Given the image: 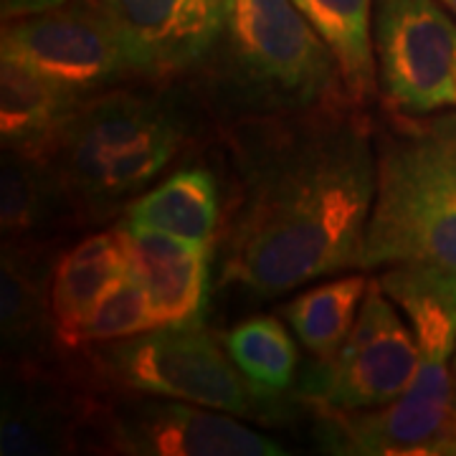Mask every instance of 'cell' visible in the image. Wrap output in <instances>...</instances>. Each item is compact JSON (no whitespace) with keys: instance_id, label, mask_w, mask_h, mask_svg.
<instances>
[{"instance_id":"8992f818","label":"cell","mask_w":456,"mask_h":456,"mask_svg":"<svg viewBox=\"0 0 456 456\" xmlns=\"http://www.w3.org/2000/svg\"><path fill=\"white\" fill-rule=\"evenodd\" d=\"M0 53L82 99H92L132 71L119 33L97 0H69L44 13L5 20Z\"/></svg>"},{"instance_id":"484cf974","label":"cell","mask_w":456,"mask_h":456,"mask_svg":"<svg viewBox=\"0 0 456 456\" xmlns=\"http://www.w3.org/2000/svg\"><path fill=\"white\" fill-rule=\"evenodd\" d=\"M454 365H456V360H454Z\"/></svg>"},{"instance_id":"52a82bcc","label":"cell","mask_w":456,"mask_h":456,"mask_svg":"<svg viewBox=\"0 0 456 456\" xmlns=\"http://www.w3.org/2000/svg\"><path fill=\"white\" fill-rule=\"evenodd\" d=\"M419 368L421 355L411 327L373 279L347 340L317 383V398L335 411L388 406L413 386Z\"/></svg>"},{"instance_id":"30bf717a","label":"cell","mask_w":456,"mask_h":456,"mask_svg":"<svg viewBox=\"0 0 456 456\" xmlns=\"http://www.w3.org/2000/svg\"><path fill=\"white\" fill-rule=\"evenodd\" d=\"M378 284L406 314L421 355L419 375L403 395L419 406L454 413L449 365L456 353V277L431 266H386Z\"/></svg>"},{"instance_id":"277c9868","label":"cell","mask_w":456,"mask_h":456,"mask_svg":"<svg viewBox=\"0 0 456 456\" xmlns=\"http://www.w3.org/2000/svg\"><path fill=\"white\" fill-rule=\"evenodd\" d=\"M99 368L117 386L226 413H251L256 393L203 325L152 327L125 340L104 342Z\"/></svg>"},{"instance_id":"ac0fdd59","label":"cell","mask_w":456,"mask_h":456,"mask_svg":"<svg viewBox=\"0 0 456 456\" xmlns=\"http://www.w3.org/2000/svg\"><path fill=\"white\" fill-rule=\"evenodd\" d=\"M368 284L370 281L362 274L332 279L294 297L287 305V322L312 355L325 362L338 355L358 320Z\"/></svg>"},{"instance_id":"8fae6325","label":"cell","mask_w":456,"mask_h":456,"mask_svg":"<svg viewBox=\"0 0 456 456\" xmlns=\"http://www.w3.org/2000/svg\"><path fill=\"white\" fill-rule=\"evenodd\" d=\"M165 122L170 117L160 104L130 92L86 99L59 132L46 160L61 196L84 206L104 165Z\"/></svg>"},{"instance_id":"5bb4252c","label":"cell","mask_w":456,"mask_h":456,"mask_svg":"<svg viewBox=\"0 0 456 456\" xmlns=\"http://www.w3.org/2000/svg\"><path fill=\"white\" fill-rule=\"evenodd\" d=\"M84 102L28 64L0 53V134L5 150L46 165L59 132Z\"/></svg>"},{"instance_id":"4fadbf2b","label":"cell","mask_w":456,"mask_h":456,"mask_svg":"<svg viewBox=\"0 0 456 456\" xmlns=\"http://www.w3.org/2000/svg\"><path fill=\"white\" fill-rule=\"evenodd\" d=\"M130 272L119 228L102 231L66 251L51 272V322L61 347H79V335L99 302Z\"/></svg>"},{"instance_id":"9a60e30c","label":"cell","mask_w":456,"mask_h":456,"mask_svg":"<svg viewBox=\"0 0 456 456\" xmlns=\"http://www.w3.org/2000/svg\"><path fill=\"white\" fill-rule=\"evenodd\" d=\"M312 28L320 33L340 69L342 89L350 104H365L378 94L375 56V0H294Z\"/></svg>"},{"instance_id":"6da1fadb","label":"cell","mask_w":456,"mask_h":456,"mask_svg":"<svg viewBox=\"0 0 456 456\" xmlns=\"http://www.w3.org/2000/svg\"><path fill=\"white\" fill-rule=\"evenodd\" d=\"M375 173V127L347 110H307L266 137L244 160L221 284L274 297L362 266Z\"/></svg>"},{"instance_id":"d4e9b609","label":"cell","mask_w":456,"mask_h":456,"mask_svg":"<svg viewBox=\"0 0 456 456\" xmlns=\"http://www.w3.org/2000/svg\"><path fill=\"white\" fill-rule=\"evenodd\" d=\"M441 3H444V5H446V8H449V11L456 16V0H441Z\"/></svg>"},{"instance_id":"7c38bea8","label":"cell","mask_w":456,"mask_h":456,"mask_svg":"<svg viewBox=\"0 0 456 456\" xmlns=\"http://www.w3.org/2000/svg\"><path fill=\"white\" fill-rule=\"evenodd\" d=\"M119 233L132 272L145 287L155 327L203 325L211 294L213 246L132 221H125Z\"/></svg>"},{"instance_id":"7a4b0ae2","label":"cell","mask_w":456,"mask_h":456,"mask_svg":"<svg viewBox=\"0 0 456 456\" xmlns=\"http://www.w3.org/2000/svg\"><path fill=\"white\" fill-rule=\"evenodd\" d=\"M375 163L362 269L431 266L456 277V112L391 114L375 130Z\"/></svg>"},{"instance_id":"9c48e42d","label":"cell","mask_w":456,"mask_h":456,"mask_svg":"<svg viewBox=\"0 0 456 456\" xmlns=\"http://www.w3.org/2000/svg\"><path fill=\"white\" fill-rule=\"evenodd\" d=\"M134 74L155 79L193 69L218 44L224 0H97Z\"/></svg>"},{"instance_id":"3957f363","label":"cell","mask_w":456,"mask_h":456,"mask_svg":"<svg viewBox=\"0 0 456 456\" xmlns=\"http://www.w3.org/2000/svg\"><path fill=\"white\" fill-rule=\"evenodd\" d=\"M218 44L231 79L256 104L307 112L345 97L335 56L294 0H224Z\"/></svg>"},{"instance_id":"e0dca14e","label":"cell","mask_w":456,"mask_h":456,"mask_svg":"<svg viewBox=\"0 0 456 456\" xmlns=\"http://www.w3.org/2000/svg\"><path fill=\"white\" fill-rule=\"evenodd\" d=\"M0 284L3 340L13 353L31 355L41 345L44 335L53 332L51 281L44 284L41 264L31 248L11 246L5 241Z\"/></svg>"},{"instance_id":"d6986e66","label":"cell","mask_w":456,"mask_h":456,"mask_svg":"<svg viewBox=\"0 0 456 456\" xmlns=\"http://www.w3.org/2000/svg\"><path fill=\"white\" fill-rule=\"evenodd\" d=\"M226 353L256 398L289 391L297 373V347L289 330L274 317H251L226 335Z\"/></svg>"},{"instance_id":"ba28073f","label":"cell","mask_w":456,"mask_h":456,"mask_svg":"<svg viewBox=\"0 0 456 456\" xmlns=\"http://www.w3.org/2000/svg\"><path fill=\"white\" fill-rule=\"evenodd\" d=\"M224 413L173 398H132L110 413V444L119 454L137 456L287 454L274 439Z\"/></svg>"},{"instance_id":"cb8c5ba5","label":"cell","mask_w":456,"mask_h":456,"mask_svg":"<svg viewBox=\"0 0 456 456\" xmlns=\"http://www.w3.org/2000/svg\"><path fill=\"white\" fill-rule=\"evenodd\" d=\"M449 454H456V401L452 413V428H449Z\"/></svg>"},{"instance_id":"ffe728a7","label":"cell","mask_w":456,"mask_h":456,"mask_svg":"<svg viewBox=\"0 0 456 456\" xmlns=\"http://www.w3.org/2000/svg\"><path fill=\"white\" fill-rule=\"evenodd\" d=\"M178 145L180 130L178 125L170 119V122H165L163 127L147 132L145 137H140L134 145L117 152L112 160L104 165L99 178L94 180L89 196L84 200V211H112L119 200H125L132 193L142 191L147 183L173 160Z\"/></svg>"},{"instance_id":"7402d4cb","label":"cell","mask_w":456,"mask_h":456,"mask_svg":"<svg viewBox=\"0 0 456 456\" xmlns=\"http://www.w3.org/2000/svg\"><path fill=\"white\" fill-rule=\"evenodd\" d=\"M152 327H155V322H152L145 287L140 284V279L130 266V272L119 279L112 292L99 302L94 314L84 325L82 335H79V347L125 340L132 335L147 332Z\"/></svg>"},{"instance_id":"44dd1931","label":"cell","mask_w":456,"mask_h":456,"mask_svg":"<svg viewBox=\"0 0 456 456\" xmlns=\"http://www.w3.org/2000/svg\"><path fill=\"white\" fill-rule=\"evenodd\" d=\"M3 198H0V224L3 233L13 241L31 236L44 226L51 211V198L61 196L56 180L44 163L13 150L3 152Z\"/></svg>"},{"instance_id":"603a6c76","label":"cell","mask_w":456,"mask_h":456,"mask_svg":"<svg viewBox=\"0 0 456 456\" xmlns=\"http://www.w3.org/2000/svg\"><path fill=\"white\" fill-rule=\"evenodd\" d=\"M64 3L69 0H0V13H3V20H13V18L44 13V11L59 8Z\"/></svg>"},{"instance_id":"2e32d148","label":"cell","mask_w":456,"mask_h":456,"mask_svg":"<svg viewBox=\"0 0 456 456\" xmlns=\"http://www.w3.org/2000/svg\"><path fill=\"white\" fill-rule=\"evenodd\" d=\"M218 213V185L213 173L208 167L191 165L175 170L145 196L134 198L125 221L213 244Z\"/></svg>"},{"instance_id":"5b68a950","label":"cell","mask_w":456,"mask_h":456,"mask_svg":"<svg viewBox=\"0 0 456 456\" xmlns=\"http://www.w3.org/2000/svg\"><path fill=\"white\" fill-rule=\"evenodd\" d=\"M378 79L395 112L456 107V16L441 0H375Z\"/></svg>"}]
</instances>
